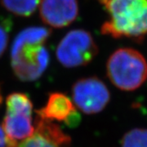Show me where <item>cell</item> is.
<instances>
[{
  "mask_svg": "<svg viewBox=\"0 0 147 147\" xmlns=\"http://www.w3.org/2000/svg\"><path fill=\"white\" fill-rule=\"evenodd\" d=\"M51 33L46 27L34 26L17 34L11 46V61L18 79L26 82L34 81L46 70L50 57L45 42Z\"/></svg>",
  "mask_w": 147,
  "mask_h": 147,
  "instance_id": "1",
  "label": "cell"
},
{
  "mask_svg": "<svg viewBox=\"0 0 147 147\" xmlns=\"http://www.w3.org/2000/svg\"><path fill=\"white\" fill-rule=\"evenodd\" d=\"M109 16L100 28L114 38L141 40L147 34V0H99Z\"/></svg>",
  "mask_w": 147,
  "mask_h": 147,
  "instance_id": "2",
  "label": "cell"
},
{
  "mask_svg": "<svg viewBox=\"0 0 147 147\" xmlns=\"http://www.w3.org/2000/svg\"><path fill=\"white\" fill-rule=\"evenodd\" d=\"M106 71L108 78L116 88L123 91H134L147 79V62L137 50L122 47L110 55Z\"/></svg>",
  "mask_w": 147,
  "mask_h": 147,
  "instance_id": "3",
  "label": "cell"
},
{
  "mask_svg": "<svg viewBox=\"0 0 147 147\" xmlns=\"http://www.w3.org/2000/svg\"><path fill=\"white\" fill-rule=\"evenodd\" d=\"M98 53L93 37L84 30H73L61 40L57 48L59 62L66 68L83 66L91 62Z\"/></svg>",
  "mask_w": 147,
  "mask_h": 147,
  "instance_id": "4",
  "label": "cell"
},
{
  "mask_svg": "<svg viewBox=\"0 0 147 147\" xmlns=\"http://www.w3.org/2000/svg\"><path fill=\"white\" fill-rule=\"evenodd\" d=\"M74 105L86 115H94L105 108L110 93L105 84L96 77L78 80L72 88Z\"/></svg>",
  "mask_w": 147,
  "mask_h": 147,
  "instance_id": "5",
  "label": "cell"
},
{
  "mask_svg": "<svg viewBox=\"0 0 147 147\" xmlns=\"http://www.w3.org/2000/svg\"><path fill=\"white\" fill-rule=\"evenodd\" d=\"M39 14L42 21L50 26H68L79 14L78 0H41Z\"/></svg>",
  "mask_w": 147,
  "mask_h": 147,
  "instance_id": "6",
  "label": "cell"
},
{
  "mask_svg": "<svg viewBox=\"0 0 147 147\" xmlns=\"http://www.w3.org/2000/svg\"><path fill=\"white\" fill-rule=\"evenodd\" d=\"M70 137L52 121L38 118L31 137L22 141L17 147H67Z\"/></svg>",
  "mask_w": 147,
  "mask_h": 147,
  "instance_id": "7",
  "label": "cell"
},
{
  "mask_svg": "<svg viewBox=\"0 0 147 147\" xmlns=\"http://www.w3.org/2000/svg\"><path fill=\"white\" fill-rule=\"evenodd\" d=\"M7 139L17 142L31 137L35 128L32 123V114L21 111L7 110L3 123Z\"/></svg>",
  "mask_w": 147,
  "mask_h": 147,
  "instance_id": "8",
  "label": "cell"
},
{
  "mask_svg": "<svg viewBox=\"0 0 147 147\" xmlns=\"http://www.w3.org/2000/svg\"><path fill=\"white\" fill-rule=\"evenodd\" d=\"M77 110L66 95L60 92L51 93L46 105L36 110L38 118L49 121L66 122Z\"/></svg>",
  "mask_w": 147,
  "mask_h": 147,
  "instance_id": "9",
  "label": "cell"
},
{
  "mask_svg": "<svg viewBox=\"0 0 147 147\" xmlns=\"http://www.w3.org/2000/svg\"><path fill=\"white\" fill-rule=\"evenodd\" d=\"M3 7L14 15L30 16L39 7L41 0H0Z\"/></svg>",
  "mask_w": 147,
  "mask_h": 147,
  "instance_id": "10",
  "label": "cell"
},
{
  "mask_svg": "<svg viewBox=\"0 0 147 147\" xmlns=\"http://www.w3.org/2000/svg\"><path fill=\"white\" fill-rule=\"evenodd\" d=\"M121 147H147V129L134 128L123 137Z\"/></svg>",
  "mask_w": 147,
  "mask_h": 147,
  "instance_id": "11",
  "label": "cell"
},
{
  "mask_svg": "<svg viewBox=\"0 0 147 147\" xmlns=\"http://www.w3.org/2000/svg\"><path fill=\"white\" fill-rule=\"evenodd\" d=\"M9 27L6 26V23L0 24V57L3 54L8 42Z\"/></svg>",
  "mask_w": 147,
  "mask_h": 147,
  "instance_id": "12",
  "label": "cell"
},
{
  "mask_svg": "<svg viewBox=\"0 0 147 147\" xmlns=\"http://www.w3.org/2000/svg\"><path fill=\"white\" fill-rule=\"evenodd\" d=\"M0 147H7V137L4 130L0 126Z\"/></svg>",
  "mask_w": 147,
  "mask_h": 147,
  "instance_id": "13",
  "label": "cell"
},
{
  "mask_svg": "<svg viewBox=\"0 0 147 147\" xmlns=\"http://www.w3.org/2000/svg\"><path fill=\"white\" fill-rule=\"evenodd\" d=\"M3 101V97H2V95H1V91H0V105Z\"/></svg>",
  "mask_w": 147,
  "mask_h": 147,
  "instance_id": "14",
  "label": "cell"
}]
</instances>
